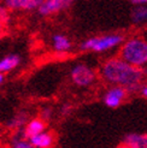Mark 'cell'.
I'll list each match as a JSON object with an SVG mask.
<instances>
[{
  "instance_id": "cell-1",
  "label": "cell",
  "mask_w": 147,
  "mask_h": 148,
  "mask_svg": "<svg viewBox=\"0 0 147 148\" xmlns=\"http://www.w3.org/2000/svg\"><path fill=\"white\" fill-rule=\"evenodd\" d=\"M100 77L110 86L123 87L128 93L140 90L144 84V69L129 64L121 57L110 58L102 63Z\"/></svg>"
},
{
  "instance_id": "cell-2",
  "label": "cell",
  "mask_w": 147,
  "mask_h": 148,
  "mask_svg": "<svg viewBox=\"0 0 147 148\" xmlns=\"http://www.w3.org/2000/svg\"><path fill=\"white\" fill-rule=\"evenodd\" d=\"M120 57L129 64L144 69L147 66V40L141 36H134L121 43Z\"/></svg>"
},
{
  "instance_id": "cell-3",
  "label": "cell",
  "mask_w": 147,
  "mask_h": 148,
  "mask_svg": "<svg viewBox=\"0 0 147 148\" xmlns=\"http://www.w3.org/2000/svg\"><path fill=\"white\" fill-rule=\"evenodd\" d=\"M124 41V38L121 34H107V35H98L84 40L81 43V49L95 52V53H104L109 52L116 47L121 46Z\"/></svg>"
},
{
  "instance_id": "cell-4",
  "label": "cell",
  "mask_w": 147,
  "mask_h": 148,
  "mask_svg": "<svg viewBox=\"0 0 147 148\" xmlns=\"http://www.w3.org/2000/svg\"><path fill=\"white\" fill-rule=\"evenodd\" d=\"M71 82L81 88L91 87L97 81V72L86 64H76L70 71Z\"/></svg>"
},
{
  "instance_id": "cell-5",
  "label": "cell",
  "mask_w": 147,
  "mask_h": 148,
  "mask_svg": "<svg viewBox=\"0 0 147 148\" xmlns=\"http://www.w3.org/2000/svg\"><path fill=\"white\" fill-rule=\"evenodd\" d=\"M128 92L120 86H110L102 95V101L110 108H117L126 100Z\"/></svg>"
},
{
  "instance_id": "cell-6",
  "label": "cell",
  "mask_w": 147,
  "mask_h": 148,
  "mask_svg": "<svg viewBox=\"0 0 147 148\" xmlns=\"http://www.w3.org/2000/svg\"><path fill=\"white\" fill-rule=\"evenodd\" d=\"M43 0H4V5L10 11H34L38 10Z\"/></svg>"
},
{
  "instance_id": "cell-7",
  "label": "cell",
  "mask_w": 147,
  "mask_h": 148,
  "mask_svg": "<svg viewBox=\"0 0 147 148\" xmlns=\"http://www.w3.org/2000/svg\"><path fill=\"white\" fill-rule=\"evenodd\" d=\"M46 130V122L42 118H34V119L28 121L27 124L22 128L21 135L24 138H32L33 136L40 134V132Z\"/></svg>"
},
{
  "instance_id": "cell-8",
  "label": "cell",
  "mask_w": 147,
  "mask_h": 148,
  "mask_svg": "<svg viewBox=\"0 0 147 148\" xmlns=\"http://www.w3.org/2000/svg\"><path fill=\"white\" fill-rule=\"evenodd\" d=\"M67 9V6L63 3V0H43L39 6L38 12L42 17L53 16V14Z\"/></svg>"
},
{
  "instance_id": "cell-9",
  "label": "cell",
  "mask_w": 147,
  "mask_h": 148,
  "mask_svg": "<svg viewBox=\"0 0 147 148\" xmlns=\"http://www.w3.org/2000/svg\"><path fill=\"white\" fill-rule=\"evenodd\" d=\"M122 146L127 148H147V134H128L123 137Z\"/></svg>"
},
{
  "instance_id": "cell-10",
  "label": "cell",
  "mask_w": 147,
  "mask_h": 148,
  "mask_svg": "<svg viewBox=\"0 0 147 148\" xmlns=\"http://www.w3.org/2000/svg\"><path fill=\"white\" fill-rule=\"evenodd\" d=\"M51 45H52L53 51L57 52V53H67V52L71 51V48H72L71 40L64 34L53 35L52 40H51Z\"/></svg>"
},
{
  "instance_id": "cell-11",
  "label": "cell",
  "mask_w": 147,
  "mask_h": 148,
  "mask_svg": "<svg viewBox=\"0 0 147 148\" xmlns=\"http://www.w3.org/2000/svg\"><path fill=\"white\" fill-rule=\"evenodd\" d=\"M29 141L33 145V148H49L54 143V136L45 130L33 136L32 138H29Z\"/></svg>"
},
{
  "instance_id": "cell-12",
  "label": "cell",
  "mask_w": 147,
  "mask_h": 148,
  "mask_svg": "<svg viewBox=\"0 0 147 148\" xmlns=\"http://www.w3.org/2000/svg\"><path fill=\"white\" fill-rule=\"evenodd\" d=\"M21 64V57L18 54H6L0 59V72L7 73L13 71Z\"/></svg>"
},
{
  "instance_id": "cell-13",
  "label": "cell",
  "mask_w": 147,
  "mask_h": 148,
  "mask_svg": "<svg viewBox=\"0 0 147 148\" xmlns=\"http://www.w3.org/2000/svg\"><path fill=\"white\" fill-rule=\"evenodd\" d=\"M131 23L135 25L147 24V5H136L130 13Z\"/></svg>"
},
{
  "instance_id": "cell-14",
  "label": "cell",
  "mask_w": 147,
  "mask_h": 148,
  "mask_svg": "<svg viewBox=\"0 0 147 148\" xmlns=\"http://www.w3.org/2000/svg\"><path fill=\"white\" fill-rule=\"evenodd\" d=\"M27 122H28V114L25 112H21L14 116L12 119L7 123V125H9V128H11V129H19V128H23L27 124Z\"/></svg>"
},
{
  "instance_id": "cell-15",
  "label": "cell",
  "mask_w": 147,
  "mask_h": 148,
  "mask_svg": "<svg viewBox=\"0 0 147 148\" xmlns=\"http://www.w3.org/2000/svg\"><path fill=\"white\" fill-rule=\"evenodd\" d=\"M11 147H13V148H33V145L30 143V141H29L28 138H24L21 135L19 137L17 136L12 140Z\"/></svg>"
},
{
  "instance_id": "cell-16",
  "label": "cell",
  "mask_w": 147,
  "mask_h": 148,
  "mask_svg": "<svg viewBox=\"0 0 147 148\" xmlns=\"http://www.w3.org/2000/svg\"><path fill=\"white\" fill-rule=\"evenodd\" d=\"M0 21L4 23H9L10 21V10L5 5H0Z\"/></svg>"
},
{
  "instance_id": "cell-17",
  "label": "cell",
  "mask_w": 147,
  "mask_h": 148,
  "mask_svg": "<svg viewBox=\"0 0 147 148\" xmlns=\"http://www.w3.org/2000/svg\"><path fill=\"white\" fill-rule=\"evenodd\" d=\"M52 114H53L52 108H51V107H43L42 111H41L40 118H42V119L45 121V122H47V121H49L51 118H52Z\"/></svg>"
},
{
  "instance_id": "cell-18",
  "label": "cell",
  "mask_w": 147,
  "mask_h": 148,
  "mask_svg": "<svg viewBox=\"0 0 147 148\" xmlns=\"http://www.w3.org/2000/svg\"><path fill=\"white\" fill-rule=\"evenodd\" d=\"M140 93H141V95H142L145 99H147V83H144V84L141 86V88H140Z\"/></svg>"
},
{
  "instance_id": "cell-19",
  "label": "cell",
  "mask_w": 147,
  "mask_h": 148,
  "mask_svg": "<svg viewBox=\"0 0 147 148\" xmlns=\"http://www.w3.org/2000/svg\"><path fill=\"white\" fill-rule=\"evenodd\" d=\"M134 6L136 5H147V0H129Z\"/></svg>"
},
{
  "instance_id": "cell-20",
  "label": "cell",
  "mask_w": 147,
  "mask_h": 148,
  "mask_svg": "<svg viewBox=\"0 0 147 148\" xmlns=\"http://www.w3.org/2000/svg\"><path fill=\"white\" fill-rule=\"evenodd\" d=\"M5 24H6V23H4L3 21H0V36H1V35L4 34V30H5Z\"/></svg>"
},
{
  "instance_id": "cell-21",
  "label": "cell",
  "mask_w": 147,
  "mask_h": 148,
  "mask_svg": "<svg viewBox=\"0 0 147 148\" xmlns=\"http://www.w3.org/2000/svg\"><path fill=\"white\" fill-rule=\"evenodd\" d=\"M74 1H75V0H63V3L65 4V6H67V7H69Z\"/></svg>"
},
{
  "instance_id": "cell-22",
  "label": "cell",
  "mask_w": 147,
  "mask_h": 148,
  "mask_svg": "<svg viewBox=\"0 0 147 148\" xmlns=\"http://www.w3.org/2000/svg\"><path fill=\"white\" fill-rule=\"evenodd\" d=\"M4 81H5V73H1V72H0V87L3 86Z\"/></svg>"
}]
</instances>
